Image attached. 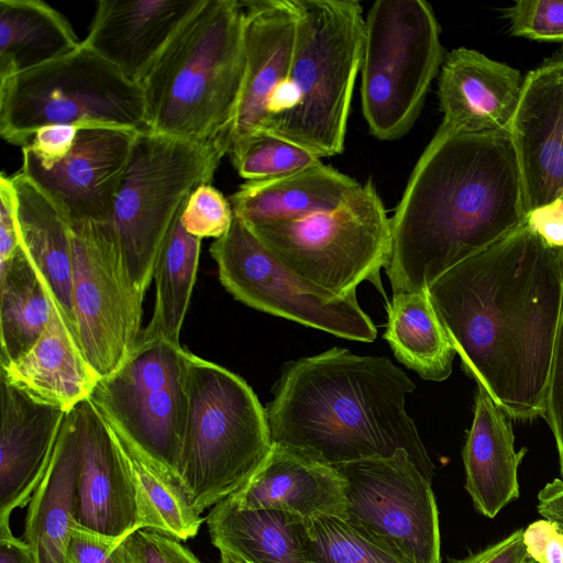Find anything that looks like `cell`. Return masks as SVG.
Here are the masks:
<instances>
[{
  "mask_svg": "<svg viewBox=\"0 0 563 563\" xmlns=\"http://www.w3.org/2000/svg\"><path fill=\"white\" fill-rule=\"evenodd\" d=\"M230 158L246 181L282 177L321 162L308 150L268 131L250 137Z\"/></svg>",
  "mask_w": 563,
  "mask_h": 563,
  "instance_id": "cell-35",
  "label": "cell"
},
{
  "mask_svg": "<svg viewBox=\"0 0 563 563\" xmlns=\"http://www.w3.org/2000/svg\"><path fill=\"white\" fill-rule=\"evenodd\" d=\"M538 512L552 520L563 530V479L555 478L545 484L538 494Z\"/></svg>",
  "mask_w": 563,
  "mask_h": 563,
  "instance_id": "cell-45",
  "label": "cell"
},
{
  "mask_svg": "<svg viewBox=\"0 0 563 563\" xmlns=\"http://www.w3.org/2000/svg\"><path fill=\"white\" fill-rule=\"evenodd\" d=\"M179 216L157 257L153 314L141 334L143 339L177 344L196 283L201 247V240L186 232Z\"/></svg>",
  "mask_w": 563,
  "mask_h": 563,
  "instance_id": "cell-32",
  "label": "cell"
},
{
  "mask_svg": "<svg viewBox=\"0 0 563 563\" xmlns=\"http://www.w3.org/2000/svg\"><path fill=\"white\" fill-rule=\"evenodd\" d=\"M56 302L22 244L0 264V366L30 350L43 333Z\"/></svg>",
  "mask_w": 563,
  "mask_h": 563,
  "instance_id": "cell-31",
  "label": "cell"
},
{
  "mask_svg": "<svg viewBox=\"0 0 563 563\" xmlns=\"http://www.w3.org/2000/svg\"><path fill=\"white\" fill-rule=\"evenodd\" d=\"M528 558L523 529H518L486 549L450 563H525Z\"/></svg>",
  "mask_w": 563,
  "mask_h": 563,
  "instance_id": "cell-43",
  "label": "cell"
},
{
  "mask_svg": "<svg viewBox=\"0 0 563 563\" xmlns=\"http://www.w3.org/2000/svg\"><path fill=\"white\" fill-rule=\"evenodd\" d=\"M509 32L534 41H563V0H519L505 10Z\"/></svg>",
  "mask_w": 563,
  "mask_h": 563,
  "instance_id": "cell-37",
  "label": "cell"
},
{
  "mask_svg": "<svg viewBox=\"0 0 563 563\" xmlns=\"http://www.w3.org/2000/svg\"><path fill=\"white\" fill-rule=\"evenodd\" d=\"M129 563H201L179 540L150 529H139L123 540Z\"/></svg>",
  "mask_w": 563,
  "mask_h": 563,
  "instance_id": "cell-38",
  "label": "cell"
},
{
  "mask_svg": "<svg viewBox=\"0 0 563 563\" xmlns=\"http://www.w3.org/2000/svg\"><path fill=\"white\" fill-rule=\"evenodd\" d=\"M0 563H35L29 544L14 537L11 528L0 530Z\"/></svg>",
  "mask_w": 563,
  "mask_h": 563,
  "instance_id": "cell-46",
  "label": "cell"
},
{
  "mask_svg": "<svg viewBox=\"0 0 563 563\" xmlns=\"http://www.w3.org/2000/svg\"><path fill=\"white\" fill-rule=\"evenodd\" d=\"M242 1L203 0L141 82L148 131L223 156L244 76Z\"/></svg>",
  "mask_w": 563,
  "mask_h": 563,
  "instance_id": "cell-4",
  "label": "cell"
},
{
  "mask_svg": "<svg viewBox=\"0 0 563 563\" xmlns=\"http://www.w3.org/2000/svg\"><path fill=\"white\" fill-rule=\"evenodd\" d=\"M415 388L389 358L342 347L288 362L265 408L272 441L333 467L405 450L431 482L433 464L406 410Z\"/></svg>",
  "mask_w": 563,
  "mask_h": 563,
  "instance_id": "cell-3",
  "label": "cell"
},
{
  "mask_svg": "<svg viewBox=\"0 0 563 563\" xmlns=\"http://www.w3.org/2000/svg\"><path fill=\"white\" fill-rule=\"evenodd\" d=\"M9 177L14 192L21 244L77 339L73 305V225L54 201L26 175L19 172Z\"/></svg>",
  "mask_w": 563,
  "mask_h": 563,
  "instance_id": "cell-25",
  "label": "cell"
},
{
  "mask_svg": "<svg viewBox=\"0 0 563 563\" xmlns=\"http://www.w3.org/2000/svg\"><path fill=\"white\" fill-rule=\"evenodd\" d=\"M305 556L307 563H409L336 517L309 521Z\"/></svg>",
  "mask_w": 563,
  "mask_h": 563,
  "instance_id": "cell-34",
  "label": "cell"
},
{
  "mask_svg": "<svg viewBox=\"0 0 563 563\" xmlns=\"http://www.w3.org/2000/svg\"><path fill=\"white\" fill-rule=\"evenodd\" d=\"M387 303L384 338L396 358L423 379L445 380L456 353L427 290L394 294Z\"/></svg>",
  "mask_w": 563,
  "mask_h": 563,
  "instance_id": "cell-30",
  "label": "cell"
},
{
  "mask_svg": "<svg viewBox=\"0 0 563 563\" xmlns=\"http://www.w3.org/2000/svg\"><path fill=\"white\" fill-rule=\"evenodd\" d=\"M247 227L294 273L331 294H356L364 280L385 294L391 221L371 180L334 210Z\"/></svg>",
  "mask_w": 563,
  "mask_h": 563,
  "instance_id": "cell-9",
  "label": "cell"
},
{
  "mask_svg": "<svg viewBox=\"0 0 563 563\" xmlns=\"http://www.w3.org/2000/svg\"><path fill=\"white\" fill-rule=\"evenodd\" d=\"M233 219L229 199L211 184L198 186L186 200L179 216L186 232L200 240L222 238L230 230Z\"/></svg>",
  "mask_w": 563,
  "mask_h": 563,
  "instance_id": "cell-36",
  "label": "cell"
},
{
  "mask_svg": "<svg viewBox=\"0 0 563 563\" xmlns=\"http://www.w3.org/2000/svg\"><path fill=\"white\" fill-rule=\"evenodd\" d=\"M443 62L440 25L423 0H377L365 18L362 110L383 141L406 134Z\"/></svg>",
  "mask_w": 563,
  "mask_h": 563,
  "instance_id": "cell-10",
  "label": "cell"
},
{
  "mask_svg": "<svg viewBox=\"0 0 563 563\" xmlns=\"http://www.w3.org/2000/svg\"><path fill=\"white\" fill-rule=\"evenodd\" d=\"M510 419L477 385L473 422L462 456L465 489L475 509L490 519L519 497L518 468L526 449L515 450Z\"/></svg>",
  "mask_w": 563,
  "mask_h": 563,
  "instance_id": "cell-24",
  "label": "cell"
},
{
  "mask_svg": "<svg viewBox=\"0 0 563 563\" xmlns=\"http://www.w3.org/2000/svg\"><path fill=\"white\" fill-rule=\"evenodd\" d=\"M345 481L344 519L409 563H441L439 514L428 481L405 450L335 466Z\"/></svg>",
  "mask_w": 563,
  "mask_h": 563,
  "instance_id": "cell-14",
  "label": "cell"
},
{
  "mask_svg": "<svg viewBox=\"0 0 563 563\" xmlns=\"http://www.w3.org/2000/svg\"><path fill=\"white\" fill-rule=\"evenodd\" d=\"M244 76L235 113L225 137V153L266 131L271 106L290 74L297 13L292 0L242 1Z\"/></svg>",
  "mask_w": 563,
  "mask_h": 563,
  "instance_id": "cell-18",
  "label": "cell"
},
{
  "mask_svg": "<svg viewBox=\"0 0 563 563\" xmlns=\"http://www.w3.org/2000/svg\"><path fill=\"white\" fill-rule=\"evenodd\" d=\"M542 417L554 435L563 477V311L554 344Z\"/></svg>",
  "mask_w": 563,
  "mask_h": 563,
  "instance_id": "cell-39",
  "label": "cell"
},
{
  "mask_svg": "<svg viewBox=\"0 0 563 563\" xmlns=\"http://www.w3.org/2000/svg\"><path fill=\"white\" fill-rule=\"evenodd\" d=\"M120 128L79 129L67 157L49 169L22 148V172L69 219L110 221L135 134Z\"/></svg>",
  "mask_w": 563,
  "mask_h": 563,
  "instance_id": "cell-15",
  "label": "cell"
},
{
  "mask_svg": "<svg viewBox=\"0 0 563 563\" xmlns=\"http://www.w3.org/2000/svg\"><path fill=\"white\" fill-rule=\"evenodd\" d=\"M525 223L549 245L563 249V198L531 211Z\"/></svg>",
  "mask_w": 563,
  "mask_h": 563,
  "instance_id": "cell-44",
  "label": "cell"
},
{
  "mask_svg": "<svg viewBox=\"0 0 563 563\" xmlns=\"http://www.w3.org/2000/svg\"><path fill=\"white\" fill-rule=\"evenodd\" d=\"M81 42L66 18L47 3L0 1V80L63 57Z\"/></svg>",
  "mask_w": 563,
  "mask_h": 563,
  "instance_id": "cell-29",
  "label": "cell"
},
{
  "mask_svg": "<svg viewBox=\"0 0 563 563\" xmlns=\"http://www.w3.org/2000/svg\"><path fill=\"white\" fill-rule=\"evenodd\" d=\"M73 410L80 446L74 528L121 542L142 529L128 461L110 424L90 399Z\"/></svg>",
  "mask_w": 563,
  "mask_h": 563,
  "instance_id": "cell-16",
  "label": "cell"
},
{
  "mask_svg": "<svg viewBox=\"0 0 563 563\" xmlns=\"http://www.w3.org/2000/svg\"><path fill=\"white\" fill-rule=\"evenodd\" d=\"M362 185L322 162L282 177L247 180L229 198L247 225L288 221L334 210Z\"/></svg>",
  "mask_w": 563,
  "mask_h": 563,
  "instance_id": "cell-26",
  "label": "cell"
},
{
  "mask_svg": "<svg viewBox=\"0 0 563 563\" xmlns=\"http://www.w3.org/2000/svg\"><path fill=\"white\" fill-rule=\"evenodd\" d=\"M308 523L284 510L242 509L230 497L207 516L212 544L245 563H307Z\"/></svg>",
  "mask_w": 563,
  "mask_h": 563,
  "instance_id": "cell-28",
  "label": "cell"
},
{
  "mask_svg": "<svg viewBox=\"0 0 563 563\" xmlns=\"http://www.w3.org/2000/svg\"><path fill=\"white\" fill-rule=\"evenodd\" d=\"M219 563H245L238 556L233 555L227 551H220V562Z\"/></svg>",
  "mask_w": 563,
  "mask_h": 563,
  "instance_id": "cell-47",
  "label": "cell"
},
{
  "mask_svg": "<svg viewBox=\"0 0 563 563\" xmlns=\"http://www.w3.org/2000/svg\"><path fill=\"white\" fill-rule=\"evenodd\" d=\"M523 78L518 69L478 51L459 47L444 59L439 78L440 125L466 133L507 131Z\"/></svg>",
  "mask_w": 563,
  "mask_h": 563,
  "instance_id": "cell-21",
  "label": "cell"
},
{
  "mask_svg": "<svg viewBox=\"0 0 563 563\" xmlns=\"http://www.w3.org/2000/svg\"><path fill=\"white\" fill-rule=\"evenodd\" d=\"M223 154L151 131L137 132L110 222L129 274L145 295L161 249L190 194L211 184Z\"/></svg>",
  "mask_w": 563,
  "mask_h": 563,
  "instance_id": "cell-8",
  "label": "cell"
},
{
  "mask_svg": "<svg viewBox=\"0 0 563 563\" xmlns=\"http://www.w3.org/2000/svg\"><path fill=\"white\" fill-rule=\"evenodd\" d=\"M0 530L43 479L68 412L42 402L0 377Z\"/></svg>",
  "mask_w": 563,
  "mask_h": 563,
  "instance_id": "cell-19",
  "label": "cell"
},
{
  "mask_svg": "<svg viewBox=\"0 0 563 563\" xmlns=\"http://www.w3.org/2000/svg\"><path fill=\"white\" fill-rule=\"evenodd\" d=\"M529 558L538 563H563V530L549 519H540L523 529Z\"/></svg>",
  "mask_w": 563,
  "mask_h": 563,
  "instance_id": "cell-42",
  "label": "cell"
},
{
  "mask_svg": "<svg viewBox=\"0 0 563 563\" xmlns=\"http://www.w3.org/2000/svg\"><path fill=\"white\" fill-rule=\"evenodd\" d=\"M148 131L141 85L84 42L71 53L0 80V134L29 145L46 125Z\"/></svg>",
  "mask_w": 563,
  "mask_h": 563,
  "instance_id": "cell-7",
  "label": "cell"
},
{
  "mask_svg": "<svg viewBox=\"0 0 563 563\" xmlns=\"http://www.w3.org/2000/svg\"><path fill=\"white\" fill-rule=\"evenodd\" d=\"M179 479L202 514L239 490L269 452L265 408L239 375L190 352Z\"/></svg>",
  "mask_w": 563,
  "mask_h": 563,
  "instance_id": "cell-6",
  "label": "cell"
},
{
  "mask_svg": "<svg viewBox=\"0 0 563 563\" xmlns=\"http://www.w3.org/2000/svg\"><path fill=\"white\" fill-rule=\"evenodd\" d=\"M0 367V377L8 383L66 412L89 399L101 378L85 357L57 306L33 346Z\"/></svg>",
  "mask_w": 563,
  "mask_h": 563,
  "instance_id": "cell-23",
  "label": "cell"
},
{
  "mask_svg": "<svg viewBox=\"0 0 563 563\" xmlns=\"http://www.w3.org/2000/svg\"><path fill=\"white\" fill-rule=\"evenodd\" d=\"M188 352L180 343L140 338L129 357L101 377L89 397L113 429L179 485Z\"/></svg>",
  "mask_w": 563,
  "mask_h": 563,
  "instance_id": "cell-11",
  "label": "cell"
},
{
  "mask_svg": "<svg viewBox=\"0 0 563 563\" xmlns=\"http://www.w3.org/2000/svg\"><path fill=\"white\" fill-rule=\"evenodd\" d=\"M209 251L223 287L246 306L343 339H376V327L356 294L338 296L301 278L238 217Z\"/></svg>",
  "mask_w": 563,
  "mask_h": 563,
  "instance_id": "cell-12",
  "label": "cell"
},
{
  "mask_svg": "<svg viewBox=\"0 0 563 563\" xmlns=\"http://www.w3.org/2000/svg\"><path fill=\"white\" fill-rule=\"evenodd\" d=\"M427 292L477 385L511 419L542 416L563 311V249L523 222Z\"/></svg>",
  "mask_w": 563,
  "mask_h": 563,
  "instance_id": "cell-1",
  "label": "cell"
},
{
  "mask_svg": "<svg viewBox=\"0 0 563 563\" xmlns=\"http://www.w3.org/2000/svg\"><path fill=\"white\" fill-rule=\"evenodd\" d=\"M525 219L509 133L455 132L440 125L390 219L393 246L385 271L393 292L427 290Z\"/></svg>",
  "mask_w": 563,
  "mask_h": 563,
  "instance_id": "cell-2",
  "label": "cell"
},
{
  "mask_svg": "<svg viewBox=\"0 0 563 563\" xmlns=\"http://www.w3.org/2000/svg\"><path fill=\"white\" fill-rule=\"evenodd\" d=\"M297 13L288 81L275 97L266 131L317 157L344 148L364 47L358 1L292 0Z\"/></svg>",
  "mask_w": 563,
  "mask_h": 563,
  "instance_id": "cell-5",
  "label": "cell"
},
{
  "mask_svg": "<svg viewBox=\"0 0 563 563\" xmlns=\"http://www.w3.org/2000/svg\"><path fill=\"white\" fill-rule=\"evenodd\" d=\"M79 468L78 428L74 410H70L25 517L24 540L35 563H66L67 544L74 529Z\"/></svg>",
  "mask_w": 563,
  "mask_h": 563,
  "instance_id": "cell-27",
  "label": "cell"
},
{
  "mask_svg": "<svg viewBox=\"0 0 563 563\" xmlns=\"http://www.w3.org/2000/svg\"><path fill=\"white\" fill-rule=\"evenodd\" d=\"M525 563H538V562L533 561L531 558H528V559L525 561Z\"/></svg>",
  "mask_w": 563,
  "mask_h": 563,
  "instance_id": "cell-48",
  "label": "cell"
},
{
  "mask_svg": "<svg viewBox=\"0 0 563 563\" xmlns=\"http://www.w3.org/2000/svg\"><path fill=\"white\" fill-rule=\"evenodd\" d=\"M229 497L242 509H278L308 522L346 518L345 481L338 470L275 442L247 482Z\"/></svg>",
  "mask_w": 563,
  "mask_h": 563,
  "instance_id": "cell-22",
  "label": "cell"
},
{
  "mask_svg": "<svg viewBox=\"0 0 563 563\" xmlns=\"http://www.w3.org/2000/svg\"><path fill=\"white\" fill-rule=\"evenodd\" d=\"M66 563H129L123 541L106 540L73 529L66 550Z\"/></svg>",
  "mask_w": 563,
  "mask_h": 563,
  "instance_id": "cell-40",
  "label": "cell"
},
{
  "mask_svg": "<svg viewBox=\"0 0 563 563\" xmlns=\"http://www.w3.org/2000/svg\"><path fill=\"white\" fill-rule=\"evenodd\" d=\"M111 429L134 481L142 529L155 530L179 541L195 538L203 519L181 485L167 477L128 439Z\"/></svg>",
  "mask_w": 563,
  "mask_h": 563,
  "instance_id": "cell-33",
  "label": "cell"
},
{
  "mask_svg": "<svg viewBox=\"0 0 563 563\" xmlns=\"http://www.w3.org/2000/svg\"><path fill=\"white\" fill-rule=\"evenodd\" d=\"M71 225L77 340L92 368L106 377L140 341L144 294L129 274L110 221Z\"/></svg>",
  "mask_w": 563,
  "mask_h": 563,
  "instance_id": "cell-13",
  "label": "cell"
},
{
  "mask_svg": "<svg viewBox=\"0 0 563 563\" xmlns=\"http://www.w3.org/2000/svg\"><path fill=\"white\" fill-rule=\"evenodd\" d=\"M508 133L526 216L563 198V55L545 59L523 78Z\"/></svg>",
  "mask_w": 563,
  "mask_h": 563,
  "instance_id": "cell-17",
  "label": "cell"
},
{
  "mask_svg": "<svg viewBox=\"0 0 563 563\" xmlns=\"http://www.w3.org/2000/svg\"><path fill=\"white\" fill-rule=\"evenodd\" d=\"M203 0H100L82 42L141 85L180 25Z\"/></svg>",
  "mask_w": 563,
  "mask_h": 563,
  "instance_id": "cell-20",
  "label": "cell"
},
{
  "mask_svg": "<svg viewBox=\"0 0 563 563\" xmlns=\"http://www.w3.org/2000/svg\"><path fill=\"white\" fill-rule=\"evenodd\" d=\"M78 130L75 125H46L38 129L31 143L22 148L31 153L42 167L49 169L67 157Z\"/></svg>",
  "mask_w": 563,
  "mask_h": 563,
  "instance_id": "cell-41",
  "label": "cell"
}]
</instances>
